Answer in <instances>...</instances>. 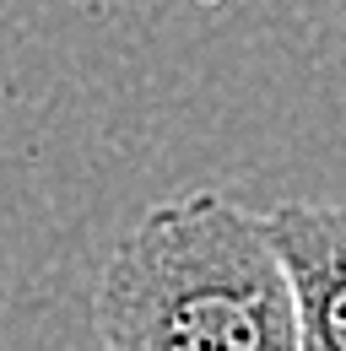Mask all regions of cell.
Segmentation results:
<instances>
[{
    "mask_svg": "<svg viewBox=\"0 0 346 351\" xmlns=\"http://www.w3.org/2000/svg\"><path fill=\"white\" fill-rule=\"evenodd\" d=\"M265 227L292 276L303 351H346V200H287Z\"/></svg>",
    "mask_w": 346,
    "mask_h": 351,
    "instance_id": "cell-2",
    "label": "cell"
},
{
    "mask_svg": "<svg viewBox=\"0 0 346 351\" xmlns=\"http://www.w3.org/2000/svg\"><path fill=\"white\" fill-rule=\"evenodd\" d=\"M97 351H303L265 217L216 189L146 206L92 292Z\"/></svg>",
    "mask_w": 346,
    "mask_h": 351,
    "instance_id": "cell-1",
    "label": "cell"
}]
</instances>
